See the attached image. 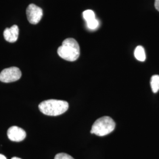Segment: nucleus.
<instances>
[{
  "instance_id": "6",
  "label": "nucleus",
  "mask_w": 159,
  "mask_h": 159,
  "mask_svg": "<svg viewBox=\"0 0 159 159\" xmlns=\"http://www.w3.org/2000/svg\"><path fill=\"white\" fill-rule=\"evenodd\" d=\"M7 136L11 141L19 142L25 139L26 132L19 127L12 126L7 131Z\"/></svg>"
},
{
  "instance_id": "1",
  "label": "nucleus",
  "mask_w": 159,
  "mask_h": 159,
  "mask_svg": "<svg viewBox=\"0 0 159 159\" xmlns=\"http://www.w3.org/2000/svg\"><path fill=\"white\" fill-rule=\"evenodd\" d=\"M57 53L66 61H76L80 54L79 44L74 39L68 38L63 41L62 45L58 48Z\"/></svg>"
},
{
  "instance_id": "11",
  "label": "nucleus",
  "mask_w": 159,
  "mask_h": 159,
  "mask_svg": "<svg viewBox=\"0 0 159 159\" xmlns=\"http://www.w3.org/2000/svg\"><path fill=\"white\" fill-rule=\"evenodd\" d=\"M87 27L89 29H90V30H95V29H97L98 27L99 26V22L96 18L90 22L87 23Z\"/></svg>"
},
{
  "instance_id": "10",
  "label": "nucleus",
  "mask_w": 159,
  "mask_h": 159,
  "mask_svg": "<svg viewBox=\"0 0 159 159\" xmlns=\"http://www.w3.org/2000/svg\"><path fill=\"white\" fill-rule=\"evenodd\" d=\"M83 16L87 23H89L91 21L94 20V19H96L95 13L91 10H85V11L83 12Z\"/></svg>"
},
{
  "instance_id": "4",
  "label": "nucleus",
  "mask_w": 159,
  "mask_h": 159,
  "mask_svg": "<svg viewBox=\"0 0 159 159\" xmlns=\"http://www.w3.org/2000/svg\"><path fill=\"white\" fill-rule=\"evenodd\" d=\"M21 77V70L16 67L4 69L0 73V81L4 83L16 81Z\"/></svg>"
},
{
  "instance_id": "5",
  "label": "nucleus",
  "mask_w": 159,
  "mask_h": 159,
  "mask_svg": "<svg viewBox=\"0 0 159 159\" xmlns=\"http://www.w3.org/2000/svg\"><path fill=\"white\" fill-rule=\"evenodd\" d=\"M27 17L29 23L37 24L39 23L43 16V10L34 4H30L26 10Z\"/></svg>"
},
{
  "instance_id": "8",
  "label": "nucleus",
  "mask_w": 159,
  "mask_h": 159,
  "mask_svg": "<svg viewBox=\"0 0 159 159\" xmlns=\"http://www.w3.org/2000/svg\"><path fill=\"white\" fill-rule=\"evenodd\" d=\"M134 56L137 60L140 61H144L146 60V53L142 46L137 47L134 50Z\"/></svg>"
},
{
  "instance_id": "7",
  "label": "nucleus",
  "mask_w": 159,
  "mask_h": 159,
  "mask_svg": "<svg viewBox=\"0 0 159 159\" xmlns=\"http://www.w3.org/2000/svg\"><path fill=\"white\" fill-rule=\"evenodd\" d=\"M19 35V29L17 25H14L10 28H7L4 31L5 40L9 43L17 41Z\"/></svg>"
},
{
  "instance_id": "14",
  "label": "nucleus",
  "mask_w": 159,
  "mask_h": 159,
  "mask_svg": "<svg viewBox=\"0 0 159 159\" xmlns=\"http://www.w3.org/2000/svg\"><path fill=\"white\" fill-rule=\"evenodd\" d=\"M0 159H7V158L5 156L0 154Z\"/></svg>"
},
{
  "instance_id": "9",
  "label": "nucleus",
  "mask_w": 159,
  "mask_h": 159,
  "mask_svg": "<svg viewBox=\"0 0 159 159\" xmlns=\"http://www.w3.org/2000/svg\"><path fill=\"white\" fill-rule=\"evenodd\" d=\"M150 85L154 93H156L159 90V75H154L150 80Z\"/></svg>"
},
{
  "instance_id": "15",
  "label": "nucleus",
  "mask_w": 159,
  "mask_h": 159,
  "mask_svg": "<svg viewBox=\"0 0 159 159\" xmlns=\"http://www.w3.org/2000/svg\"><path fill=\"white\" fill-rule=\"evenodd\" d=\"M11 159H21L20 158H18V157H12Z\"/></svg>"
},
{
  "instance_id": "2",
  "label": "nucleus",
  "mask_w": 159,
  "mask_h": 159,
  "mask_svg": "<svg viewBox=\"0 0 159 159\" xmlns=\"http://www.w3.org/2000/svg\"><path fill=\"white\" fill-rule=\"evenodd\" d=\"M68 107V102L55 99L45 100L39 106L42 113L50 116H57L64 113L67 111Z\"/></svg>"
},
{
  "instance_id": "3",
  "label": "nucleus",
  "mask_w": 159,
  "mask_h": 159,
  "mask_svg": "<svg viewBox=\"0 0 159 159\" xmlns=\"http://www.w3.org/2000/svg\"><path fill=\"white\" fill-rule=\"evenodd\" d=\"M116 123L110 117L104 116L97 120L92 125L91 134L98 136H104L114 130Z\"/></svg>"
},
{
  "instance_id": "13",
  "label": "nucleus",
  "mask_w": 159,
  "mask_h": 159,
  "mask_svg": "<svg viewBox=\"0 0 159 159\" xmlns=\"http://www.w3.org/2000/svg\"><path fill=\"white\" fill-rule=\"evenodd\" d=\"M154 7L156 9L159 11V0H155L154 2Z\"/></svg>"
},
{
  "instance_id": "12",
  "label": "nucleus",
  "mask_w": 159,
  "mask_h": 159,
  "mask_svg": "<svg viewBox=\"0 0 159 159\" xmlns=\"http://www.w3.org/2000/svg\"><path fill=\"white\" fill-rule=\"evenodd\" d=\"M54 159H74L72 156L69 155L68 154L61 153L57 154L55 156Z\"/></svg>"
}]
</instances>
